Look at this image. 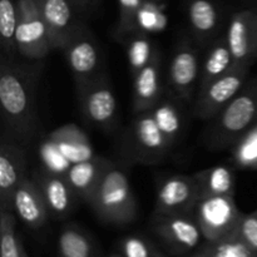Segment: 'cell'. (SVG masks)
Here are the masks:
<instances>
[{"label":"cell","instance_id":"cell-32","mask_svg":"<svg viewBox=\"0 0 257 257\" xmlns=\"http://www.w3.org/2000/svg\"><path fill=\"white\" fill-rule=\"evenodd\" d=\"M119 2V23L117 35L123 39L131 33L137 32V17L145 0H118Z\"/></svg>","mask_w":257,"mask_h":257},{"label":"cell","instance_id":"cell-22","mask_svg":"<svg viewBox=\"0 0 257 257\" xmlns=\"http://www.w3.org/2000/svg\"><path fill=\"white\" fill-rule=\"evenodd\" d=\"M235 67L232 53L228 47L226 35L216 38L207 48L201 65V77L198 83V92L205 89L210 83L222 77Z\"/></svg>","mask_w":257,"mask_h":257},{"label":"cell","instance_id":"cell-7","mask_svg":"<svg viewBox=\"0 0 257 257\" xmlns=\"http://www.w3.org/2000/svg\"><path fill=\"white\" fill-rule=\"evenodd\" d=\"M201 68L198 44L195 40L180 42L168 65L167 88L170 95L178 103H190L196 88L198 89Z\"/></svg>","mask_w":257,"mask_h":257},{"label":"cell","instance_id":"cell-15","mask_svg":"<svg viewBox=\"0 0 257 257\" xmlns=\"http://www.w3.org/2000/svg\"><path fill=\"white\" fill-rule=\"evenodd\" d=\"M47 27L53 50H62L83 24L72 0H35Z\"/></svg>","mask_w":257,"mask_h":257},{"label":"cell","instance_id":"cell-12","mask_svg":"<svg viewBox=\"0 0 257 257\" xmlns=\"http://www.w3.org/2000/svg\"><path fill=\"white\" fill-rule=\"evenodd\" d=\"M200 195L193 176L172 175L161 178L156 192L155 215H193Z\"/></svg>","mask_w":257,"mask_h":257},{"label":"cell","instance_id":"cell-29","mask_svg":"<svg viewBox=\"0 0 257 257\" xmlns=\"http://www.w3.org/2000/svg\"><path fill=\"white\" fill-rule=\"evenodd\" d=\"M0 250L2 257H22V240L17 235V220L13 211L0 210Z\"/></svg>","mask_w":257,"mask_h":257},{"label":"cell","instance_id":"cell-23","mask_svg":"<svg viewBox=\"0 0 257 257\" xmlns=\"http://www.w3.org/2000/svg\"><path fill=\"white\" fill-rule=\"evenodd\" d=\"M200 197L203 196H235L236 176L227 166H213L192 175Z\"/></svg>","mask_w":257,"mask_h":257},{"label":"cell","instance_id":"cell-36","mask_svg":"<svg viewBox=\"0 0 257 257\" xmlns=\"http://www.w3.org/2000/svg\"><path fill=\"white\" fill-rule=\"evenodd\" d=\"M190 257H207V255H206V253L203 252V251L201 250L200 247H198L197 250L195 251V252L191 253V256H190Z\"/></svg>","mask_w":257,"mask_h":257},{"label":"cell","instance_id":"cell-5","mask_svg":"<svg viewBox=\"0 0 257 257\" xmlns=\"http://www.w3.org/2000/svg\"><path fill=\"white\" fill-rule=\"evenodd\" d=\"M122 147L130 162L156 165L165 160L171 145L158 128L151 112H145L138 113L127 128Z\"/></svg>","mask_w":257,"mask_h":257},{"label":"cell","instance_id":"cell-9","mask_svg":"<svg viewBox=\"0 0 257 257\" xmlns=\"http://www.w3.org/2000/svg\"><path fill=\"white\" fill-rule=\"evenodd\" d=\"M18 54L30 60H43L53 50L47 27L35 0H18Z\"/></svg>","mask_w":257,"mask_h":257},{"label":"cell","instance_id":"cell-33","mask_svg":"<svg viewBox=\"0 0 257 257\" xmlns=\"http://www.w3.org/2000/svg\"><path fill=\"white\" fill-rule=\"evenodd\" d=\"M160 250L143 236H127L120 242V255L123 257H157Z\"/></svg>","mask_w":257,"mask_h":257},{"label":"cell","instance_id":"cell-10","mask_svg":"<svg viewBox=\"0 0 257 257\" xmlns=\"http://www.w3.org/2000/svg\"><path fill=\"white\" fill-rule=\"evenodd\" d=\"M152 231L170 248L177 253L195 252L205 237L193 215H155Z\"/></svg>","mask_w":257,"mask_h":257},{"label":"cell","instance_id":"cell-30","mask_svg":"<svg viewBox=\"0 0 257 257\" xmlns=\"http://www.w3.org/2000/svg\"><path fill=\"white\" fill-rule=\"evenodd\" d=\"M232 160L243 170H257V123L232 146Z\"/></svg>","mask_w":257,"mask_h":257},{"label":"cell","instance_id":"cell-38","mask_svg":"<svg viewBox=\"0 0 257 257\" xmlns=\"http://www.w3.org/2000/svg\"><path fill=\"white\" fill-rule=\"evenodd\" d=\"M157 257H168V256L165 255V253H162V252H161V251H160V253H158Z\"/></svg>","mask_w":257,"mask_h":257},{"label":"cell","instance_id":"cell-31","mask_svg":"<svg viewBox=\"0 0 257 257\" xmlns=\"http://www.w3.org/2000/svg\"><path fill=\"white\" fill-rule=\"evenodd\" d=\"M166 17L158 7L151 4L150 0H145L137 17V32L151 33L161 32L166 27Z\"/></svg>","mask_w":257,"mask_h":257},{"label":"cell","instance_id":"cell-16","mask_svg":"<svg viewBox=\"0 0 257 257\" xmlns=\"http://www.w3.org/2000/svg\"><path fill=\"white\" fill-rule=\"evenodd\" d=\"M25 177V147L3 137L0 145V210L14 212L15 191Z\"/></svg>","mask_w":257,"mask_h":257},{"label":"cell","instance_id":"cell-28","mask_svg":"<svg viewBox=\"0 0 257 257\" xmlns=\"http://www.w3.org/2000/svg\"><path fill=\"white\" fill-rule=\"evenodd\" d=\"M17 25V3L14 0H0V45L4 57H15L18 54Z\"/></svg>","mask_w":257,"mask_h":257},{"label":"cell","instance_id":"cell-4","mask_svg":"<svg viewBox=\"0 0 257 257\" xmlns=\"http://www.w3.org/2000/svg\"><path fill=\"white\" fill-rule=\"evenodd\" d=\"M39 156L43 168L64 175L75 163L94 157V153L84 132L77 125L69 124L55 130L43 141Z\"/></svg>","mask_w":257,"mask_h":257},{"label":"cell","instance_id":"cell-3","mask_svg":"<svg viewBox=\"0 0 257 257\" xmlns=\"http://www.w3.org/2000/svg\"><path fill=\"white\" fill-rule=\"evenodd\" d=\"M89 205L100 221L110 225H128L137 217L138 206L132 186L124 171L114 163L103 176Z\"/></svg>","mask_w":257,"mask_h":257},{"label":"cell","instance_id":"cell-21","mask_svg":"<svg viewBox=\"0 0 257 257\" xmlns=\"http://www.w3.org/2000/svg\"><path fill=\"white\" fill-rule=\"evenodd\" d=\"M187 18L198 47L207 48L220 37L221 17L212 0H188Z\"/></svg>","mask_w":257,"mask_h":257},{"label":"cell","instance_id":"cell-17","mask_svg":"<svg viewBox=\"0 0 257 257\" xmlns=\"http://www.w3.org/2000/svg\"><path fill=\"white\" fill-rule=\"evenodd\" d=\"M32 178L44 197L49 215L57 218H64L73 212L77 201L79 200L73 192L64 175L40 168L33 173Z\"/></svg>","mask_w":257,"mask_h":257},{"label":"cell","instance_id":"cell-1","mask_svg":"<svg viewBox=\"0 0 257 257\" xmlns=\"http://www.w3.org/2000/svg\"><path fill=\"white\" fill-rule=\"evenodd\" d=\"M18 60L2 55L0 62V107L3 137L27 147L38 135L37 90L43 60Z\"/></svg>","mask_w":257,"mask_h":257},{"label":"cell","instance_id":"cell-19","mask_svg":"<svg viewBox=\"0 0 257 257\" xmlns=\"http://www.w3.org/2000/svg\"><path fill=\"white\" fill-rule=\"evenodd\" d=\"M112 163L107 158L94 156L89 160L78 162L68 168L67 172L64 173V177L78 200L89 205L103 176L112 166Z\"/></svg>","mask_w":257,"mask_h":257},{"label":"cell","instance_id":"cell-2","mask_svg":"<svg viewBox=\"0 0 257 257\" xmlns=\"http://www.w3.org/2000/svg\"><path fill=\"white\" fill-rule=\"evenodd\" d=\"M205 132L210 150L232 147L257 123V78L247 80L235 98L216 115Z\"/></svg>","mask_w":257,"mask_h":257},{"label":"cell","instance_id":"cell-39","mask_svg":"<svg viewBox=\"0 0 257 257\" xmlns=\"http://www.w3.org/2000/svg\"><path fill=\"white\" fill-rule=\"evenodd\" d=\"M22 257H29V256H28L27 251H25V248H24V250H23V256Z\"/></svg>","mask_w":257,"mask_h":257},{"label":"cell","instance_id":"cell-6","mask_svg":"<svg viewBox=\"0 0 257 257\" xmlns=\"http://www.w3.org/2000/svg\"><path fill=\"white\" fill-rule=\"evenodd\" d=\"M62 52L64 53L65 60L74 77L77 90L83 89L104 75L100 48L93 33L84 23L68 40Z\"/></svg>","mask_w":257,"mask_h":257},{"label":"cell","instance_id":"cell-35","mask_svg":"<svg viewBox=\"0 0 257 257\" xmlns=\"http://www.w3.org/2000/svg\"><path fill=\"white\" fill-rule=\"evenodd\" d=\"M97 2L98 0H72V3L75 5V8H77L79 13L89 9V8L93 7Z\"/></svg>","mask_w":257,"mask_h":257},{"label":"cell","instance_id":"cell-14","mask_svg":"<svg viewBox=\"0 0 257 257\" xmlns=\"http://www.w3.org/2000/svg\"><path fill=\"white\" fill-rule=\"evenodd\" d=\"M226 39L237 67H252L257 60V12L241 10L231 17Z\"/></svg>","mask_w":257,"mask_h":257},{"label":"cell","instance_id":"cell-34","mask_svg":"<svg viewBox=\"0 0 257 257\" xmlns=\"http://www.w3.org/2000/svg\"><path fill=\"white\" fill-rule=\"evenodd\" d=\"M243 241L257 252V211L252 213H243L236 228Z\"/></svg>","mask_w":257,"mask_h":257},{"label":"cell","instance_id":"cell-26","mask_svg":"<svg viewBox=\"0 0 257 257\" xmlns=\"http://www.w3.org/2000/svg\"><path fill=\"white\" fill-rule=\"evenodd\" d=\"M125 45V52L128 57V64L132 74H137L142 68L152 62L160 49L155 45L151 35L143 32H133L123 38Z\"/></svg>","mask_w":257,"mask_h":257},{"label":"cell","instance_id":"cell-27","mask_svg":"<svg viewBox=\"0 0 257 257\" xmlns=\"http://www.w3.org/2000/svg\"><path fill=\"white\" fill-rule=\"evenodd\" d=\"M207 257H257V252L241 238L237 231L215 241H205L200 246Z\"/></svg>","mask_w":257,"mask_h":257},{"label":"cell","instance_id":"cell-25","mask_svg":"<svg viewBox=\"0 0 257 257\" xmlns=\"http://www.w3.org/2000/svg\"><path fill=\"white\" fill-rule=\"evenodd\" d=\"M59 257H95L97 250L90 236L79 226L70 223L58 236Z\"/></svg>","mask_w":257,"mask_h":257},{"label":"cell","instance_id":"cell-20","mask_svg":"<svg viewBox=\"0 0 257 257\" xmlns=\"http://www.w3.org/2000/svg\"><path fill=\"white\" fill-rule=\"evenodd\" d=\"M14 212L27 227L38 230L45 225L49 216L47 203L32 177H25L14 195Z\"/></svg>","mask_w":257,"mask_h":257},{"label":"cell","instance_id":"cell-24","mask_svg":"<svg viewBox=\"0 0 257 257\" xmlns=\"http://www.w3.org/2000/svg\"><path fill=\"white\" fill-rule=\"evenodd\" d=\"M180 104L181 103L173 98H162L155 108L150 110L158 128L171 146L177 142L183 130V115Z\"/></svg>","mask_w":257,"mask_h":257},{"label":"cell","instance_id":"cell-18","mask_svg":"<svg viewBox=\"0 0 257 257\" xmlns=\"http://www.w3.org/2000/svg\"><path fill=\"white\" fill-rule=\"evenodd\" d=\"M133 109L136 114L150 112L162 99V54L133 75Z\"/></svg>","mask_w":257,"mask_h":257},{"label":"cell","instance_id":"cell-11","mask_svg":"<svg viewBox=\"0 0 257 257\" xmlns=\"http://www.w3.org/2000/svg\"><path fill=\"white\" fill-rule=\"evenodd\" d=\"M251 68L235 67L222 77L217 78L205 89L197 93L195 115L202 120H211L237 95L247 82Z\"/></svg>","mask_w":257,"mask_h":257},{"label":"cell","instance_id":"cell-13","mask_svg":"<svg viewBox=\"0 0 257 257\" xmlns=\"http://www.w3.org/2000/svg\"><path fill=\"white\" fill-rule=\"evenodd\" d=\"M78 97L80 109L90 123L104 131H113L118 120L117 100L105 74L78 90Z\"/></svg>","mask_w":257,"mask_h":257},{"label":"cell","instance_id":"cell-8","mask_svg":"<svg viewBox=\"0 0 257 257\" xmlns=\"http://www.w3.org/2000/svg\"><path fill=\"white\" fill-rule=\"evenodd\" d=\"M242 215L233 196L225 195L200 197L193 210L205 241L218 240L233 232Z\"/></svg>","mask_w":257,"mask_h":257},{"label":"cell","instance_id":"cell-37","mask_svg":"<svg viewBox=\"0 0 257 257\" xmlns=\"http://www.w3.org/2000/svg\"><path fill=\"white\" fill-rule=\"evenodd\" d=\"M110 257H123L120 253H113V255H110Z\"/></svg>","mask_w":257,"mask_h":257}]
</instances>
